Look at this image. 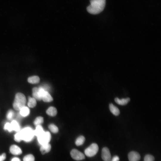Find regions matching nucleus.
<instances>
[{
  "label": "nucleus",
  "mask_w": 161,
  "mask_h": 161,
  "mask_svg": "<svg viewBox=\"0 0 161 161\" xmlns=\"http://www.w3.org/2000/svg\"><path fill=\"white\" fill-rule=\"evenodd\" d=\"M128 158L129 161H138L140 159V156L138 152L132 151L129 153Z\"/></svg>",
  "instance_id": "nucleus-9"
},
{
  "label": "nucleus",
  "mask_w": 161,
  "mask_h": 161,
  "mask_svg": "<svg viewBox=\"0 0 161 161\" xmlns=\"http://www.w3.org/2000/svg\"><path fill=\"white\" fill-rule=\"evenodd\" d=\"M28 106L30 108L35 107L36 104V100L33 97H28V102L27 103Z\"/></svg>",
  "instance_id": "nucleus-20"
},
{
  "label": "nucleus",
  "mask_w": 161,
  "mask_h": 161,
  "mask_svg": "<svg viewBox=\"0 0 161 161\" xmlns=\"http://www.w3.org/2000/svg\"><path fill=\"white\" fill-rule=\"evenodd\" d=\"M20 110L21 115L24 117H26L28 115L30 112L29 108L25 106L21 108Z\"/></svg>",
  "instance_id": "nucleus-17"
},
{
  "label": "nucleus",
  "mask_w": 161,
  "mask_h": 161,
  "mask_svg": "<svg viewBox=\"0 0 161 161\" xmlns=\"http://www.w3.org/2000/svg\"><path fill=\"white\" fill-rule=\"evenodd\" d=\"M37 137L38 141L41 145L49 143L51 139V135L49 131H44Z\"/></svg>",
  "instance_id": "nucleus-4"
},
{
  "label": "nucleus",
  "mask_w": 161,
  "mask_h": 161,
  "mask_svg": "<svg viewBox=\"0 0 161 161\" xmlns=\"http://www.w3.org/2000/svg\"><path fill=\"white\" fill-rule=\"evenodd\" d=\"M72 157L76 160H80L85 159L84 155L82 152L76 149H73L70 152Z\"/></svg>",
  "instance_id": "nucleus-6"
},
{
  "label": "nucleus",
  "mask_w": 161,
  "mask_h": 161,
  "mask_svg": "<svg viewBox=\"0 0 161 161\" xmlns=\"http://www.w3.org/2000/svg\"><path fill=\"white\" fill-rule=\"evenodd\" d=\"M26 99L25 95L22 93H17L15 97L13 104L14 109L16 110H20L25 106Z\"/></svg>",
  "instance_id": "nucleus-2"
},
{
  "label": "nucleus",
  "mask_w": 161,
  "mask_h": 161,
  "mask_svg": "<svg viewBox=\"0 0 161 161\" xmlns=\"http://www.w3.org/2000/svg\"><path fill=\"white\" fill-rule=\"evenodd\" d=\"M11 161H21L20 159L17 157H14L12 158Z\"/></svg>",
  "instance_id": "nucleus-31"
},
{
  "label": "nucleus",
  "mask_w": 161,
  "mask_h": 161,
  "mask_svg": "<svg viewBox=\"0 0 161 161\" xmlns=\"http://www.w3.org/2000/svg\"><path fill=\"white\" fill-rule=\"evenodd\" d=\"M101 157L104 161H110L111 154L109 149L106 147H104L102 150Z\"/></svg>",
  "instance_id": "nucleus-7"
},
{
  "label": "nucleus",
  "mask_w": 161,
  "mask_h": 161,
  "mask_svg": "<svg viewBox=\"0 0 161 161\" xmlns=\"http://www.w3.org/2000/svg\"><path fill=\"white\" fill-rule=\"evenodd\" d=\"M6 158V154L5 153H3L0 155V161H4Z\"/></svg>",
  "instance_id": "nucleus-29"
},
{
  "label": "nucleus",
  "mask_w": 161,
  "mask_h": 161,
  "mask_svg": "<svg viewBox=\"0 0 161 161\" xmlns=\"http://www.w3.org/2000/svg\"><path fill=\"white\" fill-rule=\"evenodd\" d=\"M10 124L13 131H19L20 127L18 123L15 120L12 121Z\"/></svg>",
  "instance_id": "nucleus-18"
},
{
  "label": "nucleus",
  "mask_w": 161,
  "mask_h": 161,
  "mask_svg": "<svg viewBox=\"0 0 161 161\" xmlns=\"http://www.w3.org/2000/svg\"><path fill=\"white\" fill-rule=\"evenodd\" d=\"M154 158L153 156L147 154L146 155L144 159V161H154Z\"/></svg>",
  "instance_id": "nucleus-26"
},
{
  "label": "nucleus",
  "mask_w": 161,
  "mask_h": 161,
  "mask_svg": "<svg viewBox=\"0 0 161 161\" xmlns=\"http://www.w3.org/2000/svg\"><path fill=\"white\" fill-rule=\"evenodd\" d=\"M41 99L43 100L46 102L52 101L53 99L49 92L47 91L44 90L41 95Z\"/></svg>",
  "instance_id": "nucleus-10"
},
{
  "label": "nucleus",
  "mask_w": 161,
  "mask_h": 161,
  "mask_svg": "<svg viewBox=\"0 0 161 161\" xmlns=\"http://www.w3.org/2000/svg\"><path fill=\"white\" fill-rule=\"evenodd\" d=\"M109 106V110L113 114L116 116L119 114L120 111L117 107L112 103H110Z\"/></svg>",
  "instance_id": "nucleus-13"
},
{
  "label": "nucleus",
  "mask_w": 161,
  "mask_h": 161,
  "mask_svg": "<svg viewBox=\"0 0 161 161\" xmlns=\"http://www.w3.org/2000/svg\"><path fill=\"white\" fill-rule=\"evenodd\" d=\"M22 140L26 142L31 141L34 136V131L30 128L27 127L22 129L20 131Z\"/></svg>",
  "instance_id": "nucleus-3"
},
{
  "label": "nucleus",
  "mask_w": 161,
  "mask_h": 161,
  "mask_svg": "<svg viewBox=\"0 0 161 161\" xmlns=\"http://www.w3.org/2000/svg\"><path fill=\"white\" fill-rule=\"evenodd\" d=\"M44 122V119L41 117H38L36 118L34 122V123L36 126L40 125Z\"/></svg>",
  "instance_id": "nucleus-22"
},
{
  "label": "nucleus",
  "mask_w": 161,
  "mask_h": 161,
  "mask_svg": "<svg viewBox=\"0 0 161 161\" xmlns=\"http://www.w3.org/2000/svg\"><path fill=\"white\" fill-rule=\"evenodd\" d=\"M51 149V145L49 143H48L41 145L40 150L42 154H44L45 153L49 152Z\"/></svg>",
  "instance_id": "nucleus-11"
},
{
  "label": "nucleus",
  "mask_w": 161,
  "mask_h": 161,
  "mask_svg": "<svg viewBox=\"0 0 161 161\" xmlns=\"http://www.w3.org/2000/svg\"><path fill=\"white\" fill-rule=\"evenodd\" d=\"M29 83L32 84L38 83L40 81L39 78L37 76H33L29 77L28 79Z\"/></svg>",
  "instance_id": "nucleus-16"
},
{
  "label": "nucleus",
  "mask_w": 161,
  "mask_h": 161,
  "mask_svg": "<svg viewBox=\"0 0 161 161\" xmlns=\"http://www.w3.org/2000/svg\"><path fill=\"white\" fill-rule=\"evenodd\" d=\"M44 131L41 125L37 126H36V129L34 131V135L38 137Z\"/></svg>",
  "instance_id": "nucleus-19"
},
{
  "label": "nucleus",
  "mask_w": 161,
  "mask_h": 161,
  "mask_svg": "<svg viewBox=\"0 0 161 161\" xmlns=\"http://www.w3.org/2000/svg\"><path fill=\"white\" fill-rule=\"evenodd\" d=\"M90 4L87 7L89 13L93 15L100 13L104 9L106 0H90Z\"/></svg>",
  "instance_id": "nucleus-1"
},
{
  "label": "nucleus",
  "mask_w": 161,
  "mask_h": 161,
  "mask_svg": "<svg viewBox=\"0 0 161 161\" xmlns=\"http://www.w3.org/2000/svg\"><path fill=\"white\" fill-rule=\"evenodd\" d=\"M4 130H7L10 132L13 131L11 124L9 123H7L5 124L4 126Z\"/></svg>",
  "instance_id": "nucleus-28"
},
{
  "label": "nucleus",
  "mask_w": 161,
  "mask_h": 161,
  "mask_svg": "<svg viewBox=\"0 0 161 161\" xmlns=\"http://www.w3.org/2000/svg\"><path fill=\"white\" fill-rule=\"evenodd\" d=\"M119 158L117 156H114L110 161H119Z\"/></svg>",
  "instance_id": "nucleus-30"
},
{
  "label": "nucleus",
  "mask_w": 161,
  "mask_h": 161,
  "mask_svg": "<svg viewBox=\"0 0 161 161\" xmlns=\"http://www.w3.org/2000/svg\"><path fill=\"white\" fill-rule=\"evenodd\" d=\"M85 141V138L83 136H80L79 137L76 139L75 143L76 145L79 146L82 145Z\"/></svg>",
  "instance_id": "nucleus-21"
},
{
  "label": "nucleus",
  "mask_w": 161,
  "mask_h": 161,
  "mask_svg": "<svg viewBox=\"0 0 161 161\" xmlns=\"http://www.w3.org/2000/svg\"><path fill=\"white\" fill-rule=\"evenodd\" d=\"M114 100L119 105H125L130 101V99L129 97H127L120 99L118 97H116L114 99Z\"/></svg>",
  "instance_id": "nucleus-12"
},
{
  "label": "nucleus",
  "mask_w": 161,
  "mask_h": 161,
  "mask_svg": "<svg viewBox=\"0 0 161 161\" xmlns=\"http://www.w3.org/2000/svg\"><path fill=\"white\" fill-rule=\"evenodd\" d=\"M14 114V112L12 110H9L7 112L6 115L7 119L9 120H11Z\"/></svg>",
  "instance_id": "nucleus-27"
},
{
  "label": "nucleus",
  "mask_w": 161,
  "mask_h": 161,
  "mask_svg": "<svg viewBox=\"0 0 161 161\" xmlns=\"http://www.w3.org/2000/svg\"><path fill=\"white\" fill-rule=\"evenodd\" d=\"M98 145L97 144L93 143L86 149L84 153L86 156L88 157H92L95 155L98 152Z\"/></svg>",
  "instance_id": "nucleus-5"
},
{
  "label": "nucleus",
  "mask_w": 161,
  "mask_h": 161,
  "mask_svg": "<svg viewBox=\"0 0 161 161\" xmlns=\"http://www.w3.org/2000/svg\"><path fill=\"white\" fill-rule=\"evenodd\" d=\"M48 127L51 131L53 133H57L58 131V128L54 124H50L49 126Z\"/></svg>",
  "instance_id": "nucleus-24"
},
{
  "label": "nucleus",
  "mask_w": 161,
  "mask_h": 161,
  "mask_svg": "<svg viewBox=\"0 0 161 161\" xmlns=\"http://www.w3.org/2000/svg\"><path fill=\"white\" fill-rule=\"evenodd\" d=\"M10 151L13 155H18L21 154L22 153L21 149L16 145H12L10 147Z\"/></svg>",
  "instance_id": "nucleus-8"
},
{
  "label": "nucleus",
  "mask_w": 161,
  "mask_h": 161,
  "mask_svg": "<svg viewBox=\"0 0 161 161\" xmlns=\"http://www.w3.org/2000/svg\"><path fill=\"white\" fill-rule=\"evenodd\" d=\"M35 157L32 154H27L24 157L23 161H34Z\"/></svg>",
  "instance_id": "nucleus-23"
},
{
  "label": "nucleus",
  "mask_w": 161,
  "mask_h": 161,
  "mask_svg": "<svg viewBox=\"0 0 161 161\" xmlns=\"http://www.w3.org/2000/svg\"><path fill=\"white\" fill-rule=\"evenodd\" d=\"M14 139L17 142H20L22 140L20 131H18L15 134Z\"/></svg>",
  "instance_id": "nucleus-25"
},
{
  "label": "nucleus",
  "mask_w": 161,
  "mask_h": 161,
  "mask_svg": "<svg viewBox=\"0 0 161 161\" xmlns=\"http://www.w3.org/2000/svg\"><path fill=\"white\" fill-rule=\"evenodd\" d=\"M57 112L56 109L52 106L49 107L46 111L47 114L51 116H54L56 115Z\"/></svg>",
  "instance_id": "nucleus-15"
},
{
  "label": "nucleus",
  "mask_w": 161,
  "mask_h": 161,
  "mask_svg": "<svg viewBox=\"0 0 161 161\" xmlns=\"http://www.w3.org/2000/svg\"><path fill=\"white\" fill-rule=\"evenodd\" d=\"M32 96L35 100H40L41 99V97L39 94L38 88L34 87L32 89Z\"/></svg>",
  "instance_id": "nucleus-14"
}]
</instances>
